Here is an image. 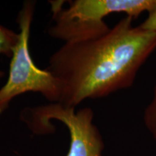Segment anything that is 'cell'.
Instances as JSON below:
<instances>
[{
    "label": "cell",
    "mask_w": 156,
    "mask_h": 156,
    "mask_svg": "<svg viewBox=\"0 0 156 156\" xmlns=\"http://www.w3.org/2000/svg\"><path fill=\"white\" fill-rule=\"evenodd\" d=\"M126 16L97 38L67 42L51 56L46 69L62 85L59 103L75 107L133 85L156 49V34L133 26Z\"/></svg>",
    "instance_id": "1"
},
{
    "label": "cell",
    "mask_w": 156,
    "mask_h": 156,
    "mask_svg": "<svg viewBox=\"0 0 156 156\" xmlns=\"http://www.w3.org/2000/svg\"><path fill=\"white\" fill-rule=\"evenodd\" d=\"M53 23L48 34L67 42L97 38L110 30L103 18L112 13H125L136 18L150 12L156 0H70L64 8V1H50Z\"/></svg>",
    "instance_id": "2"
},
{
    "label": "cell",
    "mask_w": 156,
    "mask_h": 156,
    "mask_svg": "<svg viewBox=\"0 0 156 156\" xmlns=\"http://www.w3.org/2000/svg\"><path fill=\"white\" fill-rule=\"evenodd\" d=\"M35 1H25L17 17L18 42L13 50L9 77L0 88V115L8 108L11 101L25 93H39L51 103H58L62 85L47 69L35 64L29 51L30 28L34 16Z\"/></svg>",
    "instance_id": "3"
},
{
    "label": "cell",
    "mask_w": 156,
    "mask_h": 156,
    "mask_svg": "<svg viewBox=\"0 0 156 156\" xmlns=\"http://www.w3.org/2000/svg\"><path fill=\"white\" fill-rule=\"evenodd\" d=\"M94 113L85 107L75 112V107L59 103L25 108L21 119L36 134H49L52 128L51 120L63 123L69 129L70 146L67 156H103L104 144L100 132L93 124Z\"/></svg>",
    "instance_id": "4"
},
{
    "label": "cell",
    "mask_w": 156,
    "mask_h": 156,
    "mask_svg": "<svg viewBox=\"0 0 156 156\" xmlns=\"http://www.w3.org/2000/svg\"><path fill=\"white\" fill-rule=\"evenodd\" d=\"M19 34L10 29L0 25V55L3 54L7 57H12L13 50L18 42ZM5 75L0 69V79Z\"/></svg>",
    "instance_id": "5"
},
{
    "label": "cell",
    "mask_w": 156,
    "mask_h": 156,
    "mask_svg": "<svg viewBox=\"0 0 156 156\" xmlns=\"http://www.w3.org/2000/svg\"><path fill=\"white\" fill-rule=\"evenodd\" d=\"M145 125L156 142V85L153 90V98L144 112Z\"/></svg>",
    "instance_id": "6"
},
{
    "label": "cell",
    "mask_w": 156,
    "mask_h": 156,
    "mask_svg": "<svg viewBox=\"0 0 156 156\" xmlns=\"http://www.w3.org/2000/svg\"><path fill=\"white\" fill-rule=\"evenodd\" d=\"M139 26L143 30L156 34V6L148 12L147 17Z\"/></svg>",
    "instance_id": "7"
}]
</instances>
